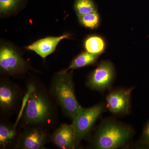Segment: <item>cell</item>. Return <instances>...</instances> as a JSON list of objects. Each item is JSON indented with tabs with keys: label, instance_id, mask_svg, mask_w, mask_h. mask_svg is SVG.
<instances>
[{
	"label": "cell",
	"instance_id": "cell-15",
	"mask_svg": "<svg viewBox=\"0 0 149 149\" xmlns=\"http://www.w3.org/2000/svg\"><path fill=\"white\" fill-rule=\"evenodd\" d=\"M16 135L15 128L2 123L0 125V145L5 147L12 142Z\"/></svg>",
	"mask_w": 149,
	"mask_h": 149
},
{
	"label": "cell",
	"instance_id": "cell-9",
	"mask_svg": "<svg viewBox=\"0 0 149 149\" xmlns=\"http://www.w3.org/2000/svg\"><path fill=\"white\" fill-rule=\"evenodd\" d=\"M75 131L72 124H63L55 131L52 139L58 148L73 149L75 148Z\"/></svg>",
	"mask_w": 149,
	"mask_h": 149
},
{
	"label": "cell",
	"instance_id": "cell-18",
	"mask_svg": "<svg viewBox=\"0 0 149 149\" xmlns=\"http://www.w3.org/2000/svg\"><path fill=\"white\" fill-rule=\"evenodd\" d=\"M141 143L149 146V122L145 127L141 139Z\"/></svg>",
	"mask_w": 149,
	"mask_h": 149
},
{
	"label": "cell",
	"instance_id": "cell-7",
	"mask_svg": "<svg viewBox=\"0 0 149 149\" xmlns=\"http://www.w3.org/2000/svg\"><path fill=\"white\" fill-rule=\"evenodd\" d=\"M133 88L118 89L111 91L106 97L107 107L116 114H125L130 108V94Z\"/></svg>",
	"mask_w": 149,
	"mask_h": 149
},
{
	"label": "cell",
	"instance_id": "cell-16",
	"mask_svg": "<svg viewBox=\"0 0 149 149\" xmlns=\"http://www.w3.org/2000/svg\"><path fill=\"white\" fill-rule=\"evenodd\" d=\"M80 23L84 27L90 29H95L100 23V17L97 12L91 13L78 16Z\"/></svg>",
	"mask_w": 149,
	"mask_h": 149
},
{
	"label": "cell",
	"instance_id": "cell-10",
	"mask_svg": "<svg viewBox=\"0 0 149 149\" xmlns=\"http://www.w3.org/2000/svg\"><path fill=\"white\" fill-rule=\"evenodd\" d=\"M69 37L68 34H65L59 37H46L36 41L26 47V49L35 52L40 57L45 58L53 52L61 40Z\"/></svg>",
	"mask_w": 149,
	"mask_h": 149
},
{
	"label": "cell",
	"instance_id": "cell-3",
	"mask_svg": "<svg viewBox=\"0 0 149 149\" xmlns=\"http://www.w3.org/2000/svg\"><path fill=\"white\" fill-rule=\"evenodd\" d=\"M52 111V103L48 96L43 91L35 90L29 96L23 112V118L29 125H41L50 120Z\"/></svg>",
	"mask_w": 149,
	"mask_h": 149
},
{
	"label": "cell",
	"instance_id": "cell-12",
	"mask_svg": "<svg viewBox=\"0 0 149 149\" xmlns=\"http://www.w3.org/2000/svg\"><path fill=\"white\" fill-rule=\"evenodd\" d=\"M99 55L91 53L87 51L83 52L76 56L72 60L69 66L63 71H68L70 70L77 69L93 64L97 61Z\"/></svg>",
	"mask_w": 149,
	"mask_h": 149
},
{
	"label": "cell",
	"instance_id": "cell-17",
	"mask_svg": "<svg viewBox=\"0 0 149 149\" xmlns=\"http://www.w3.org/2000/svg\"><path fill=\"white\" fill-rule=\"evenodd\" d=\"M22 0H0L1 13L6 14L15 9Z\"/></svg>",
	"mask_w": 149,
	"mask_h": 149
},
{
	"label": "cell",
	"instance_id": "cell-11",
	"mask_svg": "<svg viewBox=\"0 0 149 149\" xmlns=\"http://www.w3.org/2000/svg\"><path fill=\"white\" fill-rule=\"evenodd\" d=\"M18 92L10 84L2 83L0 85V106L3 109L8 111L15 105L18 99Z\"/></svg>",
	"mask_w": 149,
	"mask_h": 149
},
{
	"label": "cell",
	"instance_id": "cell-6",
	"mask_svg": "<svg viewBox=\"0 0 149 149\" xmlns=\"http://www.w3.org/2000/svg\"><path fill=\"white\" fill-rule=\"evenodd\" d=\"M26 63L13 48L2 46L0 49V67L3 72L13 74L21 73L26 68Z\"/></svg>",
	"mask_w": 149,
	"mask_h": 149
},
{
	"label": "cell",
	"instance_id": "cell-4",
	"mask_svg": "<svg viewBox=\"0 0 149 149\" xmlns=\"http://www.w3.org/2000/svg\"><path fill=\"white\" fill-rule=\"evenodd\" d=\"M104 104L89 108L80 107L72 120L75 131V147L88 135L96 120L104 111Z\"/></svg>",
	"mask_w": 149,
	"mask_h": 149
},
{
	"label": "cell",
	"instance_id": "cell-13",
	"mask_svg": "<svg viewBox=\"0 0 149 149\" xmlns=\"http://www.w3.org/2000/svg\"><path fill=\"white\" fill-rule=\"evenodd\" d=\"M84 46L86 51L91 53L100 55L105 49V43L102 37L96 35L91 36L85 40Z\"/></svg>",
	"mask_w": 149,
	"mask_h": 149
},
{
	"label": "cell",
	"instance_id": "cell-2",
	"mask_svg": "<svg viewBox=\"0 0 149 149\" xmlns=\"http://www.w3.org/2000/svg\"><path fill=\"white\" fill-rule=\"evenodd\" d=\"M50 89L52 95L65 114L73 120L80 105L75 97L72 71L63 70L56 74Z\"/></svg>",
	"mask_w": 149,
	"mask_h": 149
},
{
	"label": "cell",
	"instance_id": "cell-5",
	"mask_svg": "<svg viewBox=\"0 0 149 149\" xmlns=\"http://www.w3.org/2000/svg\"><path fill=\"white\" fill-rule=\"evenodd\" d=\"M114 76L112 63L109 61H102L90 74L86 85L92 90L104 91L111 87Z\"/></svg>",
	"mask_w": 149,
	"mask_h": 149
},
{
	"label": "cell",
	"instance_id": "cell-14",
	"mask_svg": "<svg viewBox=\"0 0 149 149\" xmlns=\"http://www.w3.org/2000/svg\"><path fill=\"white\" fill-rule=\"evenodd\" d=\"M74 8L78 16L97 12V8L93 0H76Z\"/></svg>",
	"mask_w": 149,
	"mask_h": 149
},
{
	"label": "cell",
	"instance_id": "cell-8",
	"mask_svg": "<svg viewBox=\"0 0 149 149\" xmlns=\"http://www.w3.org/2000/svg\"><path fill=\"white\" fill-rule=\"evenodd\" d=\"M47 132L38 127L27 128L22 134L17 144L18 148L42 149L47 140Z\"/></svg>",
	"mask_w": 149,
	"mask_h": 149
},
{
	"label": "cell",
	"instance_id": "cell-1",
	"mask_svg": "<svg viewBox=\"0 0 149 149\" xmlns=\"http://www.w3.org/2000/svg\"><path fill=\"white\" fill-rule=\"evenodd\" d=\"M133 132L128 125L115 120H105L96 131L92 140V147L97 149L118 148L129 141Z\"/></svg>",
	"mask_w": 149,
	"mask_h": 149
}]
</instances>
